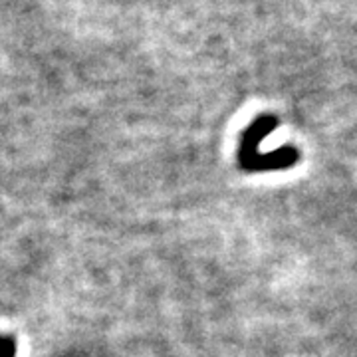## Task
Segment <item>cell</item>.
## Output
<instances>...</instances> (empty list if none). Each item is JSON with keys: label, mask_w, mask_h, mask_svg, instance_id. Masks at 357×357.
<instances>
[{"label": "cell", "mask_w": 357, "mask_h": 357, "mask_svg": "<svg viewBox=\"0 0 357 357\" xmlns=\"http://www.w3.org/2000/svg\"><path fill=\"white\" fill-rule=\"evenodd\" d=\"M0 357H16V340L2 335L0 340Z\"/></svg>", "instance_id": "cell-1"}, {"label": "cell", "mask_w": 357, "mask_h": 357, "mask_svg": "<svg viewBox=\"0 0 357 357\" xmlns=\"http://www.w3.org/2000/svg\"><path fill=\"white\" fill-rule=\"evenodd\" d=\"M0 340H2V335H0Z\"/></svg>", "instance_id": "cell-2"}]
</instances>
